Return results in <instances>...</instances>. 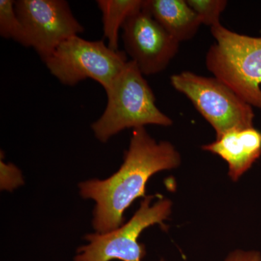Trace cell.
Masks as SVG:
<instances>
[{
	"label": "cell",
	"instance_id": "cell-1",
	"mask_svg": "<svg viewBox=\"0 0 261 261\" xmlns=\"http://www.w3.org/2000/svg\"><path fill=\"white\" fill-rule=\"evenodd\" d=\"M181 163L178 149L168 141L154 140L145 127L135 128L119 169L104 179L91 178L78 185L81 197L94 202L92 226L105 233L124 224L123 215L136 200L145 198L149 178Z\"/></svg>",
	"mask_w": 261,
	"mask_h": 261
},
{
	"label": "cell",
	"instance_id": "cell-2",
	"mask_svg": "<svg viewBox=\"0 0 261 261\" xmlns=\"http://www.w3.org/2000/svg\"><path fill=\"white\" fill-rule=\"evenodd\" d=\"M143 75L137 65L128 61L106 90L107 106L91 126L99 142L106 143L127 128L172 126L173 120L156 106L155 96Z\"/></svg>",
	"mask_w": 261,
	"mask_h": 261
},
{
	"label": "cell",
	"instance_id": "cell-3",
	"mask_svg": "<svg viewBox=\"0 0 261 261\" xmlns=\"http://www.w3.org/2000/svg\"><path fill=\"white\" fill-rule=\"evenodd\" d=\"M211 32L216 43L206 54V68L244 101L261 109V37L238 34L221 24Z\"/></svg>",
	"mask_w": 261,
	"mask_h": 261
},
{
	"label": "cell",
	"instance_id": "cell-4",
	"mask_svg": "<svg viewBox=\"0 0 261 261\" xmlns=\"http://www.w3.org/2000/svg\"><path fill=\"white\" fill-rule=\"evenodd\" d=\"M154 198L153 195L146 196L133 216L116 229L86 234L87 243L77 248L73 260L144 261L146 250L139 242L141 233L154 225L163 226L172 213V201L161 198L153 202Z\"/></svg>",
	"mask_w": 261,
	"mask_h": 261
},
{
	"label": "cell",
	"instance_id": "cell-5",
	"mask_svg": "<svg viewBox=\"0 0 261 261\" xmlns=\"http://www.w3.org/2000/svg\"><path fill=\"white\" fill-rule=\"evenodd\" d=\"M128 61L125 51L113 50L103 40L88 41L75 36L62 43L43 62L64 85L73 87L89 79L107 90Z\"/></svg>",
	"mask_w": 261,
	"mask_h": 261
},
{
	"label": "cell",
	"instance_id": "cell-6",
	"mask_svg": "<svg viewBox=\"0 0 261 261\" xmlns=\"http://www.w3.org/2000/svg\"><path fill=\"white\" fill-rule=\"evenodd\" d=\"M170 80L210 123L216 137L231 130L254 127L252 106L216 77L183 71L171 75Z\"/></svg>",
	"mask_w": 261,
	"mask_h": 261
},
{
	"label": "cell",
	"instance_id": "cell-7",
	"mask_svg": "<svg viewBox=\"0 0 261 261\" xmlns=\"http://www.w3.org/2000/svg\"><path fill=\"white\" fill-rule=\"evenodd\" d=\"M15 8L29 47L34 48L42 61L62 43L84 32L64 0H18Z\"/></svg>",
	"mask_w": 261,
	"mask_h": 261
},
{
	"label": "cell",
	"instance_id": "cell-8",
	"mask_svg": "<svg viewBox=\"0 0 261 261\" xmlns=\"http://www.w3.org/2000/svg\"><path fill=\"white\" fill-rule=\"evenodd\" d=\"M122 39L130 61L146 75L166 69L179 49L180 43L143 8L127 19Z\"/></svg>",
	"mask_w": 261,
	"mask_h": 261
},
{
	"label": "cell",
	"instance_id": "cell-9",
	"mask_svg": "<svg viewBox=\"0 0 261 261\" xmlns=\"http://www.w3.org/2000/svg\"><path fill=\"white\" fill-rule=\"evenodd\" d=\"M202 149L224 160L228 176L236 182L260 157L261 132L255 127L231 130L202 146Z\"/></svg>",
	"mask_w": 261,
	"mask_h": 261
},
{
	"label": "cell",
	"instance_id": "cell-10",
	"mask_svg": "<svg viewBox=\"0 0 261 261\" xmlns=\"http://www.w3.org/2000/svg\"><path fill=\"white\" fill-rule=\"evenodd\" d=\"M142 8L179 43L194 38L202 25L187 0H144Z\"/></svg>",
	"mask_w": 261,
	"mask_h": 261
},
{
	"label": "cell",
	"instance_id": "cell-11",
	"mask_svg": "<svg viewBox=\"0 0 261 261\" xmlns=\"http://www.w3.org/2000/svg\"><path fill=\"white\" fill-rule=\"evenodd\" d=\"M96 3L102 13L103 33L108 47L119 50L120 30L130 15L142 9L144 0H97Z\"/></svg>",
	"mask_w": 261,
	"mask_h": 261
},
{
	"label": "cell",
	"instance_id": "cell-12",
	"mask_svg": "<svg viewBox=\"0 0 261 261\" xmlns=\"http://www.w3.org/2000/svg\"><path fill=\"white\" fill-rule=\"evenodd\" d=\"M15 1L0 0V35L29 47L28 39L15 8Z\"/></svg>",
	"mask_w": 261,
	"mask_h": 261
},
{
	"label": "cell",
	"instance_id": "cell-13",
	"mask_svg": "<svg viewBox=\"0 0 261 261\" xmlns=\"http://www.w3.org/2000/svg\"><path fill=\"white\" fill-rule=\"evenodd\" d=\"M187 3L198 15L201 23L214 27L221 24L220 16L226 9V0H187Z\"/></svg>",
	"mask_w": 261,
	"mask_h": 261
},
{
	"label": "cell",
	"instance_id": "cell-14",
	"mask_svg": "<svg viewBox=\"0 0 261 261\" xmlns=\"http://www.w3.org/2000/svg\"><path fill=\"white\" fill-rule=\"evenodd\" d=\"M24 185L21 171L11 163H5L1 156L0 160V190L12 192Z\"/></svg>",
	"mask_w": 261,
	"mask_h": 261
},
{
	"label": "cell",
	"instance_id": "cell-15",
	"mask_svg": "<svg viewBox=\"0 0 261 261\" xmlns=\"http://www.w3.org/2000/svg\"><path fill=\"white\" fill-rule=\"evenodd\" d=\"M224 261H261V253L257 250L237 249L228 253Z\"/></svg>",
	"mask_w": 261,
	"mask_h": 261
}]
</instances>
